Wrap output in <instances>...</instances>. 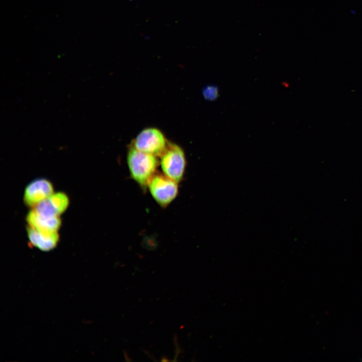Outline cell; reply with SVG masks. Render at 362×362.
I'll list each match as a JSON object with an SVG mask.
<instances>
[{
	"label": "cell",
	"instance_id": "cell-1",
	"mask_svg": "<svg viewBox=\"0 0 362 362\" xmlns=\"http://www.w3.org/2000/svg\"><path fill=\"white\" fill-rule=\"evenodd\" d=\"M127 164L133 180L141 188H146L156 173L159 162L157 157L131 146L127 154Z\"/></svg>",
	"mask_w": 362,
	"mask_h": 362
},
{
	"label": "cell",
	"instance_id": "cell-2",
	"mask_svg": "<svg viewBox=\"0 0 362 362\" xmlns=\"http://www.w3.org/2000/svg\"><path fill=\"white\" fill-rule=\"evenodd\" d=\"M160 157L162 173L178 183L180 182L184 177L187 165L184 150L178 145L168 143Z\"/></svg>",
	"mask_w": 362,
	"mask_h": 362
},
{
	"label": "cell",
	"instance_id": "cell-3",
	"mask_svg": "<svg viewBox=\"0 0 362 362\" xmlns=\"http://www.w3.org/2000/svg\"><path fill=\"white\" fill-rule=\"evenodd\" d=\"M178 183L163 173H156L147 188L153 200L162 208H166L176 198Z\"/></svg>",
	"mask_w": 362,
	"mask_h": 362
},
{
	"label": "cell",
	"instance_id": "cell-4",
	"mask_svg": "<svg viewBox=\"0 0 362 362\" xmlns=\"http://www.w3.org/2000/svg\"><path fill=\"white\" fill-rule=\"evenodd\" d=\"M168 143L157 128L149 127L139 132L132 142L135 149L156 157H160L168 146Z\"/></svg>",
	"mask_w": 362,
	"mask_h": 362
},
{
	"label": "cell",
	"instance_id": "cell-5",
	"mask_svg": "<svg viewBox=\"0 0 362 362\" xmlns=\"http://www.w3.org/2000/svg\"><path fill=\"white\" fill-rule=\"evenodd\" d=\"M53 193V187L49 180L44 178H37L25 188L24 201L26 205L34 208Z\"/></svg>",
	"mask_w": 362,
	"mask_h": 362
},
{
	"label": "cell",
	"instance_id": "cell-6",
	"mask_svg": "<svg viewBox=\"0 0 362 362\" xmlns=\"http://www.w3.org/2000/svg\"><path fill=\"white\" fill-rule=\"evenodd\" d=\"M69 205L68 196L64 193H53L47 199L34 208L38 214L48 217H58L63 213Z\"/></svg>",
	"mask_w": 362,
	"mask_h": 362
},
{
	"label": "cell",
	"instance_id": "cell-7",
	"mask_svg": "<svg viewBox=\"0 0 362 362\" xmlns=\"http://www.w3.org/2000/svg\"><path fill=\"white\" fill-rule=\"evenodd\" d=\"M27 234L32 245L43 251L54 249L59 241L57 232H46L28 226Z\"/></svg>",
	"mask_w": 362,
	"mask_h": 362
},
{
	"label": "cell",
	"instance_id": "cell-8",
	"mask_svg": "<svg viewBox=\"0 0 362 362\" xmlns=\"http://www.w3.org/2000/svg\"><path fill=\"white\" fill-rule=\"evenodd\" d=\"M29 226L40 231L57 232L61 225L59 217H48L37 213L34 209L26 217Z\"/></svg>",
	"mask_w": 362,
	"mask_h": 362
},
{
	"label": "cell",
	"instance_id": "cell-9",
	"mask_svg": "<svg viewBox=\"0 0 362 362\" xmlns=\"http://www.w3.org/2000/svg\"><path fill=\"white\" fill-rule=\"evenodd\" d=\"M218 88L215 86L210 85L206 87L203 90L205 99L209 100H215L218 96Z\"/></svg>",
	"mask_w": 362,
	"mask_h": 362
},
{
	"label": "cell",
	"instance_id": "cell-10",
	"mask_svg": "<svg viewBox=\"0 0 362 362\" xmlns=\"http://www.w3.org/2000/svg\"><path fill=\"white\" fill-rule=\"evenodd\" d=\"M129 1H132V0H129Z\"/></svg>",
	"mask_w": 362,
	"mask_h": 362
}]
</instances>
